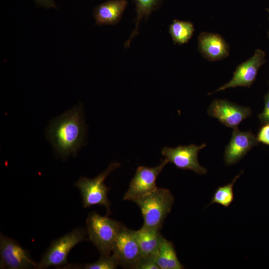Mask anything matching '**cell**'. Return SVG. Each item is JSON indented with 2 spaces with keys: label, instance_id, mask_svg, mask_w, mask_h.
Instances as JSON below:
<instances>
[{
  "label": "cell",
  "instance_id": "1",
  "mask_svg": "<svg viewBox=\"0 0 269 269\" xmlns=\"http://www.w3.org/2000/svg\"><path fill=\"white\" fill-rule=\"evenodd\" d=\"M48 135L55 150L62 157L76 154L85 140L82 107L75 106L53 120L48 127Z\"/></svg>",
  "mask_w": 269,
  "mask_h": 269
},
{
  "label": "cell",
  "instance_id": "2",
  "mask_svg": "<svg viewBox=\"0 0 269 269\" xmlns=\"http://www.w3.org/2000/svg\"><path fill=\"white\" fill-rule=\"evenodd\" d=\"M171 192L164 188H157L154 191L140 197L134 202L139 207L142 217V226L160 230L174 203Z\"/></svg>",
  "mask_w": 269,
  "mask_h": 269
},
{
  "label": "cell",
  "instance_id": "3",
  "mask_svg": "<svg viewBox=\"0 0 269 269\" xmlns=\"http://www.w3.org/2000/svg\"><path fill=\"white\" fill-rule=\"evenodd\" d=\"M86 224L89 239L97 248L101 256L111 255L115 240L124 226L96 212L89 214Z\"/></svg>",
  "mask_w": 269,
  "mask_h": 269
},
{
  "label": "cell",
  "instance_id": "4",
  "mask_svg": "<svg viewBox=\"0 0 269 269\" xmlns=\"http://www.w3.org/2000/svg\"><path fill=\"white\" fill-rule=\"evenodd\" d=\"M120 166L118 162H112L107 169L94 178L81 177L75 185L79 189L84 208L93 205L104 206L108 213L110 212V204L108 192L110 189L105 184L108 176Z\"/></svg>",
  "mask_w": 269,
  "mask_h": 269
},
{
  "label": "cell",
  "instance_id": "5",
  "mask_svg": "<svg viewBox=\"0 0 269 269\" xmlns=\"http://www.w3.org/2000/svg\"><path fill=\"white\" fill-rule=\"evenodd\" d=\"M87 234L84 229L79 228L53 240L37 264L36 269H44L52 266L59 267L67 265L69 253L76 245L85 240Z\"/></svg>",
  "mask_w": 269,
  "mask_h": 269
},
{
  "label": "cell",
  "instance_id": "6",
  "mask_svg": "<svg viewBox=\"0 0 269 269\" xmlns=\"http://www.w3.org/2000/svg\"><path fill=\"white\" fill-rule=\"evenodd\" d=\"M37 263L28 251L16 241L0 233V268L7 269H36Z\"/></svg>",
  "mask_w": 269,
  "mask_h": 269
},
{
  "label": "cell",
  "instance_id": "7",
  "mask_svg": "<svg viewBox=\"0 0 269 269\" xmlns=\"http://www.w3.org/2000/svg\"><path fill=\"white\" fill-rule=\"evenodd\" d=\"M168 163L164 158L155 167H138L124 195V200L134 201L155 190L158 188L156 185V179Z\"/></svg>",
  "mask_w": 269,
  "mask_h": 269
},
{
  "label": "cell",
  "instance_id": "8",
  "mask_svg": "<svg viewBox=\"0 0 269 269\" xmlns=\"http://www.w3.org/2000/svg\"><path fill=\"white\" fill-rule=\"evenodd\" d=\"M112 253L119 266L134 269L142 257L134 231L123 226L114 243Z\"/></svg>",
  "mask_w": 269,
  "mask_h": 269
},
{
  "label": "cell",
  "instance_id": "9",
  "mask_svg": "<svg viewBox=\"0 0 269 269\" xmlns=\"http://www.w3.org/2000/svg\"><path fill=\"white\" fill-rule=\"evenodd\" d=\"M206 146L205 143L200 145L193 144L179 145L175 148L165 146L162 149L161 153L168 162L173 163L178 168L205 174L207 170L199 164L198 154L199 151Z\"/></svg>",
  "mask_w": 269,
  "mask_h": 269
},
{
  "label": "cell",
  "instance_id": "10",
  "mask_svg": "<svg viewBox=\"0 0 269 269\" xmlns=\"http://www.w3.org/2000/svg\"><path fill=\"white\" fill-rule=\"evenodd\" d=\"M208 114L217 119L225 126L237 128L246 119L250 116L252 112L248 107L241 106L225 99H215L209 106Z\"/></svg>",
  "mask_w": 269,
  "mask_h": 269
},
{
  "label": "cell",
  "instance_id": "11",
  "mask_svg": "<svg viewBox=\"0 0 269 269\" xmlns=\"http://www.w3.org/2000/svg\"><path fill=\"white\" fill-rule=\"evenodd\" d=\"M266 62L265 52L261 49H256L252 57L236 67L229 82L209 94L230 88L250 87L256 80L260 68Z\"/></svg>",
  "mask_w": 269,
  "mask_h": 269
},
{
  "label": "cell",
  "instance_id": "12",
  "mask_svg": "<svg viewBox=\"0 0 269 269\" xmlns=\"http://www.w3.org/2000/svg\"><path fill=\"white\" fill-rule=\"evenodd\" d=\"M259 144L251 131H241L233 129L229 143L225 148L224 159L227 166L239 161L254 146Z\"/></svg>",
  "mask_w": 269,
  "mask_h": 269
},
{
  "label": "cell",
  "instance_id": "13",
  "mask_svg": "<svg viewBox=\"0 0 269 269\" xmlns=\"http://www.w3.org/2000/svg\"><path fill=\"white\" fill-rule=\"evenodd\" d=\"M198 50L209 61L222 60L229 55V46L220 34L202 32L198 38Z\"/></svg>",
  "mask_w": 269,
  "mask_h": 269
},
{
  "label": "cell",
  "instance_id": "14",
  "mask_svg": "<svg viewBox=\"0 0 269 269\" xmlns=\"http://www.w3.org/2000/svg\"><path fill=\"white\" fill-rule=\"evenodd\" d=\"M128 5V0H109L98 5L93 12L95 24L108 25L117 24L121 20Z\"/></svg>",
  "mask_w": 269,
  "mask_h": 269
},
{
  "label": "cell",
  "instance_id": "15",
  "mask_svg": "<svg viewBox=\"0 0 269 269\" xmlns=\"http://www.w3.org/2000/svg\"><path fill=\"white\" fill-rule=\"evenodd\" d=\"M134 233L141 256H155L164 239L160 230L142 226Z\"/></svg>",
  "mask_w": 269,
  "mask_h": 269
},
{
  "label": "cell",
  "instance_id": "16",
  "mask_svg": "<svg viewBox=\"0 0 269 269\" xmlns=\"http://www.w3.org/2000/svg\"><path fill=\"white\" fill-rule=\"evenodd\" d=\"M159 269H182L184 267L177 256L173 243L164 238L155 256Z\"/></svg>",
  "mask_w": 269,
  "mask_h": 269
},
{
  "label": "cell",
  "instance_id": "17",
  "mask_svg": "<svg viewBox=\"0 0 269 269\" xmlns=\"http://www.w3.org/2000/svg\"><path fill=\"white\" fill-rule=\"evenodd\" d=\"M163 0H133L135 5L136 17L134 19L135 27L129 38L126 41L125 46H130L132 39L138 34L139 23L141 20L147 19L151 13L157 9Z\"/></svg>",
  "mask_w": 269,
  "mask_h": 269
},
{
  "label": "cell",
  "instance_id": "18",
  "mask_svg": "<svg viewBox=\"0 0 269 269\" xmlns=\"http://www.w3.org/2000/svg\"><path fill=\"white\" fill-rule=\"evenodd\" d=\"M195 28L191 21L173 20L169 26V33L175 44L187 43L192 38Z\"/></svg>",
  "mask_w": 269,
  "mask_h": 269
},
{
  "label": "cell",
  "instance_id": "19",
  "mask_svg": "<svg viewBox=\"0 0 269 269\" xmlns=\"http://www.w3.org/2000/svg\"><path fill=\"white\" fill-rule=\"evenodd\" d=\"M242 173L243 171H241L240 173L236 175L231 183L218 187L213 194L210 205L217 203L228 208L234 200V185Z\"/></svg>",
  "mask_w": 269,
  "mask_h": 269
},
{
  "label": "cell",
  "instance_id": "20",
  "mask_svg": "<svg viewBox=\"0 0 269 269\" xmlns=\"http://www.w3.org/2000/svg\"><path fill=\"white\" fill-rule=\"evenodd\" d=\"M119 264L116 258L112 255L101 256L97 261L81 266H75L68 264L64 266L65 269H115Z\"/></svg>",
  "mask_w": 269,
  "mask_h": 269
},
{
  "label": "cell",
  "instance_id": "21",
  "mask_svg": "<svg viewBox=\"0 0 269 269\" xmlns=\"http://www.w3.org/2000/svg\"><path fill=\"white\" fill-rule=\"evenodd\" d=\"M134 269H159L155 256L141 257L135 266Z\"/></svg>",
  "mask_w": 269,
  "mask_h": 269
},
{
  "label": "cell",
  "instance_id": "22",
  "mask_svg": "<svg viewBox=\"0 0 269 269\" xmlns=\"http://www.w3.org/2000/svg\"><path fill=\"white\" fill-rule=\"evenodd\" d=\"M256 137L259 143L269 145V123L263 124L260 129Z\"/></svg>",
  "mask_w": 269,
  "mask_h": 269
},
{
  "label": "cell",
  "instance_id": "23",
  "mask_svg": "<svg viewBox=\"0 0 269 269\" xmlns=\"http://www.w3.org/2000/svg\"><path fill=\"white\" fill-rule=\"evenodd\" d=\"M264 98V108L263 112L258 115L259 120L263 124L269 123V90Z\"/></svg>",
  "mask_w": 269,
  "mask_h": 269
},
{
  "label": "cell",
  "instance_id": "24",
  "mask_svg": "<svg viewBox=\"0 0 269 269\" xmlns=\"http://www.w3.org/2000/svg\"><path fill=\"white\" fill-rule=\"evenodd\" d=\"M34 1L38 6H43L47 8H56L54 0H34Z\"/></svg>",
  "mask_w": 269,
  "mask_h": 269
},
{
  "label": "cell",
  "instance_id": "25",
  "mask_svg": "<svg viewBox=\"0 0 269 269\" xmlns=\"http://www.w3.org/2000/svg\"><path fill=\"white\" fill-rule=\"evenodd\" d=\"M267 11L269 12V8L267 9ZM267 34H268V38H269V30H268V32H267Z\"/></svg>",
  "mask_w": 269,
  "mask_h": 269
}]
</instances>
